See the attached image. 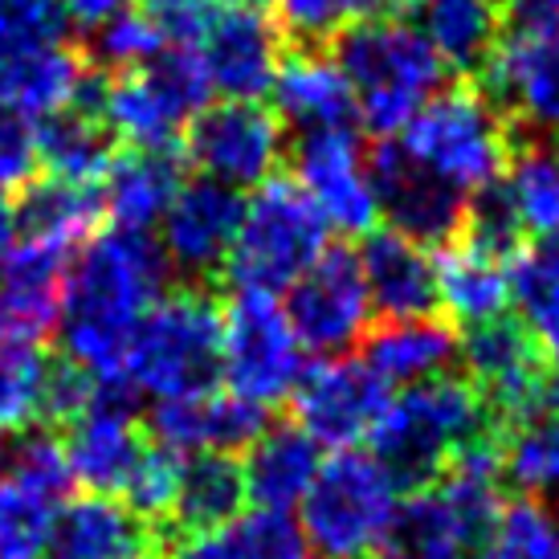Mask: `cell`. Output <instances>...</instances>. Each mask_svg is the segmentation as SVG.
<instances>
[{
  "mask_svg": "<svg viewBox=\"0 0 559 559\" xmlns=\"http://www.w3.org/2000/svg\"><path fill=\"white\" fill-rule=\"evenodd\" d=\"M171 290V265L152 234L98 229L66 270L58 340L62 359L98 380L123 389L127 347L143 314Z\"/></svg>",
  "mask_w": 559,
  "mask_h": 559,
  "instance_id": "1",
  "label": "cell"
},
{
  "mask_svg": "<svg viewBox=\"0 0 559 559\" xmlns=\"http://www.w3.org/2000/svg\"><path fill=\"white\" fill-rule=\"evenodd\" d=\"M340 70L356 94V119L368 131L396 140L445 82V62L401 16L356 21L340 33Z\"/></svg>",
  "mask_w": 559,
  "mask_h": 559,
  "instance_id": "2",
  "label": "cell"
},
{
  "mask_svg": "<svg viewBox=\"0 0 559 559\" xmlns=\"http://www.w3.org/2000/svg\"><path fill=\"white\" fill-rule=\"evenodd\" d=\"M404 486L364 450L323 457L307 498L298 502V531L314 559H376L389 551Z\"/></svg>",
  "mask_w": 559,
  "mask_h": 559,
  "instance_id": "3",
  "label": "cell"
},
{
  "mask_svg": "<svg viewBox=\"0 0 559 559\" xmlns=\"http://www.w3.org/2000/svg\"><path fill=\"white\" fill-rule=\"evenodd\" d=\"M486 401L462 376H437L389 401L368 445L372 457L401 486H425L450 466L457 453L481 441Z\"/></svg>",
  "mask_w": 559,
  "mask_h": 559,
  "instance_id": "4",
  "label": "cell"
},
{
  "mask_svg": "<svg viewBox=\"0 0 559 559\" xmlns=\"http://www.w3.org/2000/svg\"><path fill=\"white\" fill-rule=\"evenodd\" d=\"M221 384V307L204 290H168L143 314L123 359L135 401H180Z\"/></svg>",
  "mask_w": 559,
  "mask_h": 559,
  "instance_id": "5",
  "label": "cell"
},
{
  "mask_svg": "<svg viewBox=\"0 0 559 559\" xmlns=\"http://www.w3.org/2000/svg\"><path fill=\"white\" fill-rule=\"evenodd\" d=\"M502 453L490 441H474L433 481L401 502L392 527V559H469L481 527L502 507Z\"/></svg>",
  "mask_w": 559,
  "mask_h": 559,
  "instance_id": "6",
  "label": "cell"
},
{
  "mask_svg": "<svg viewBox=\"0 0 559 559\" xmlns=\"http://www.w3.org/2000/svg\"><path fill=\"white\" fill-rule=\"evenodd\" d=\"M326 221L295 180H265L246 197L225 274L237 295H286L326 249Z\"/></svg>",
  "mask_w": 559,
  "mask_h": 559,
  "instance_id": "7",
  "label": "cell"
},
{
  "mask_svg": "<svg viewBox=\"0 0 559 559\" xmlns=\"http://www.w3.org/2000/svg\"><path fill=\"white\" fill-rule=\"evenodd\" d=\"M213 103V86L204 79L197 49L168 46L140 70L91 79L86 107L103 119L115 140L131 147H171L188 123Z\"/></svg>",
  "mask_w": 559,
  "mask_h": 559,
  "instance_id": "8",
  "label": "cell"
},
{
  "mask_svg": "<svg viewBox=\"0 0 559 559\" xmlns=\"http://www.w3.org/2000/svg\"><path fill=\"white\" fill-rule=\"evenodd\" d=\"M408 156L457 197L478 201L502 180L511 143L490 98L478 91H437L396 135Z\"/></svg>",
  "mask_w": 559,
  "mask_h": 559,
  "instance_id": "9",
  "label": "cell"
},
{
  "mask_svg": "<svg viewBox=\"0 0 559 559\" xmlns=\"http://www.w3.org/2000/svg\"><path fill=\"white\" fill-rule=\"evenodd\" d=\"M307 347L274 295H234L221 311V384L253 408L295 396L307 376Z\"/></svg>",
  "mask_w": 559,
  "mask_h": 559,
  "instance_id": "10",
  "label": "cell"
},
{
  "mask_svg": "<svg viewBox=\"0 0 559 559\" xmlns=\"http://www.w3.org/2000/svg\"><path fill=\"white\" fill-rule=\"evenodd\" d=\"M74 474L62 433L25 429L0 469V559H46Z\"/></svg>",
  "mask_w": 559,
  "mask_h": 559,
  "instance_id": "11",
  "label": "cell"
},
{
  "mask_svg": "<svg viewBox=\"0 0 559 559\" xmlns=\"http://www.w3.org/2000/svg\"><path fill=\"white\" fill-rule=\"evenodd\" d=\"M185 147L197 176L246 192L274 180L286 156V131L278 115L262 103L217 98L188 123Z\"/></svg>",
  "mask_w": 559,
  "mask_h": 559,
  "instance_id": "12",
  "label": "cell"
},
{
  "mask_svg": "<svg viewBox=\"0 0 559 559\" xmlns=\"http://www.w3.org/2000/svg\"><path fill=\"white\" fill-rule=\"evenodd\" d=\"M62 445L74 486L86 495L123 498L156 441L135 417V396L119 384H103L79 417L62 425Z\"/></svg>",
  "mask_w": 559,
  "mask_h": 559,
  "instance_id": "13",
  "label": "cell"
},
{
  "mask_svg": "<svg viewBox=\"0 0 559 559\" xmlns=\"http://www.w3.org/2000/svg\"><path fill=\"white\" fill-rule=\"evenodd\" d=\"M286 319L314 356H347L372 331V295L356 253L326 246L319 262L286 290Z\"/></svg>",
  "mask_w": 559,
  "mask_h": 559,
  "instance_id": "14",
  "label": "cell"
},
{
  "mask_svg": "<svg viewBox=\"0 0 559 559\" xmlns=\"http://www.w3.org/2000/svg\"><path fill=\"white\" fill-rule=\"evenodd\" d=\"M295 425L319 450H356L380 425L389 408V389L356 356H326L307 368L295 389Z\"/></svg>",
  "mask_w": 559,
  "mask_h": 559,
  "instance_id": "15",
  "label": "cell"
},
{
  "mask_svg": "<svg viewBox=\"0 0 559 559\" xmlns=\"http://www.w3.org/2000/svg\"><path fill=\"white\" fill-rule=\"evenodd\" d=\"M295 185L319 209L331 234L368 237L376 217V185L372 156H364L359 140L347 127L307 131L295 143Z\"/></svg>",
  "mask_w": 559,
  "mask_h": 559,
  "instance_id": "16",
  "label": "cell"
},
{
  "mask_svg": "<svg viewBox=\"0 0 559 559\" xmlns=\"http://www.w3.org/2000/svg\"><path fill=\"white\" fill-rule=\"evenodd\" d=\"M241 213H246V197L237 188H225L204 176L185 180L156 229L171 274L201 278V274L225 270L241 229Z\"/></svg>",
  "mask_w": 559,
  "mask_h": 559,
  "instance_id": "17",
  "label": "cell"
},
{
  "mask_svg": "<svg viewBox=\"0 0 559 559\" xmlns=\"http://www.w3.org/2000/svg\"><path fill=\"white\" fill-rule=\"evenodd\" d=\"M197 58L204 79L213 86V98H237V103H262L282 66V33L262 9L225 4L217 21L197 41Z\"/></svg>",
  "mask_w": 559,
  "mask_h": 559,
  "instance_id": "18",
  "label": "cell"
},
{
  "mask_svg": "<svg viewBox=\"0 0 559 559\" xmlns=\"http://www.w3.org/2000/svg\"><path fill=\"white\" fill-rule=\"evenodd\" d=\"M372 185L376 209L389 221V229L413 237L420 246H433V241H445L457 229H466V197H457L453 188L433 180L396 140H384L376 147Z\"/></svg>",
  "mask_w": 559,
  "mask_h": 559,
  "instance_id": "19",
  "label": "cell"
},
{
  "mask_svg": "<svg viewBox=\"0 0 559 559\" xmlns=\"http://www.w3.org/2000/svg\"><path fill=\"white\" fill-rule=\"evenodd\" d=\"M481 82L498 107L523 119L544 140L559 143V37H498L481 62Z\"/></svg>",
  "mask_w": 559,
  "mask_h": 559,
  "instance_id": "20",
  "label": "cell"
},
{
  "mask_svg": "<svg viewBox=\"0 0 559 559\" xmlns=\"http://www.w3.org/2000/svg\"><path fill=\"white\" fill-rule=\"evenodd\" d=\"M265 429V413L246 404L241 396L225 389H209L197 396L152 404L147 433L159 450L176 457H204V453H237L249 450V441Z\"/></svg>",
  "mask_w": 559,
  "mask_h": 559,
  "instance_id": "21",
  "label": "cell"
},
{
  "mask_svg": "<svg viewBox=\"0 0 559 559\" xmlns=\"http://www.w3.org/2000/svg\"><path fill=\"white\" fill-rule=\"evenodd\" d=\"M457 356L466 359L469 376H474L469 384L481 392V401L507 417H519L547 389L544 359L519 323L495 319V323L469 326Z\"/></svg>",
  "mask_w": 559,
  "mask_h": 559,
  "instance_id": "22",
  "label": "cell"
},
{
  "mask_svg": "<svg viewBox=\"0 0 559 559\" xmlns=\"http://www.w3.org/2000/svg\"><path fill=\"white\" fill-rule=\"evenodd\" d=\"M156 523L135 514L123 498H66L49 535L46 559H156Z\"/></svg>",
  "mask_w": 559,
  "mask_h": 559,
  "instance_id": "23",
  "label": "cell"
},
{
  "mask_svg": "<svg viewBox=\"0 0 559 559\" xmlns=\"http://www.w3.org/2000/svg\"><path fill=\"white\" fill-rule=\"evenodd\" d=\"M70 253L16 237L13 253L0 265V335L16 340H46L58 326L62 286Z\"/></svg>",
  "mask_w": 559,
  "mask_h": 559,
  "instance_id": "24",
  "label": "cell"
},
{
  "mask_svg": "<svg viewBox=\"0 0 559 559\" xmlns=\"http://www.w3.org/2000/svg\"><path fill=\"white\" fill-rule=\"evenodd\" d=\"M372 307L384 319H417L437 307V262L429 246L396 229H372L356 253Z\"/></svg>",
  "mask_w": 559,
  "mask_h": 559,
  "instance_id": "25",
  "label": "cell"
},
{
  "mask_svg": "<svg viewBox=\"0 0 559 559\" xmlns=\"http://www.w3.org/2000/svg\"><path fill=\"white\" fill-rule=\"evenodd\" d=\"M91 79V62L70 41L13 53L0 58V107L16 110L29 123H41L49 115L86 103Z\"/></svg>",
  "mask_w": 559,
  "mask_h": 559,
  "instance_id": "26",
  "label": "cell"
},
{
  "mask_svg": "<svg viewBox=\"0 0 559 559\" xmlns=\"http://www.w3.org/2000/svg\"><path fill=\"white\" fill-rule=\"evenodd\" d=\"M180 185H185V168L171 147H127L107 168L98 197L115 229L156 234Z\"/></svg>",
  "mask_w": 559,
  "mask_h": 559,
  "instance_id": "27",
  "label": "cell"
},
{
  "mask_svg": "<svg viewBox=\"0 0 559 559\" xmlns=\"http://www.w3.org/2000/svg\"><path fill=\"white\" fill-rule=\"evenodd\" d=\"M319 466H323V450L298 429L295 420L290 425H265L241 457L246 498L258 511L295 514L298 502L311 490Z\"/></svg>",
  "mask_w": 559,
  "mask_h": 559,
  "instance_id": "28",
  "label": "cell"
},
{
  "mask_svg": "<svg viewBox=\"0 0 559 559\" xmlns=\"http://www.w3.org/2000/svg\"><path fill=\"white\" fill-rule=\"evenodd\" d=\"M274 115L282 123L307 131H331L347 127L356 119V94L352 82L340 70V62L323 49H295L290 58H282L278 79L270 86Z\"/></svg>",
  "mask_w": 559,
  "mask_h": 559,
  "instance_id": "29",
  "label": "cell"
},
{
  "mask_svg": "<svg viewBox=\"0 0 559 559\" xmlns=\"http://www.w3.org/2000/svg\"><path fill=\"white\" fill-rule=\"evenodd\" d=\"M437 262V302L450 311L453 323L481 326L495 323L511 307V258L481 246L474 237L450 241Z\"/></svg>",
  "mask_w": 559,
  "mask_h": 559,
  "instance_id": "30",
  "label": "cell"
},
{
  "mask_svg": "<svg viewBox=\"0 0 559 559\" xmlns=\"http://www.w3.org/2000/svg\"><path fill=\"white\" fill-rule=\"evenodd\" d=\"M457 352H462V343L450 326L433 314H417V319H384V326L368 331L359 359L372 368L384 389L401 392L445 376Z\"/></svg>",
  "mask_w": 559,
  "mask_h": 559,
  "instance_id": "31",
  "label": "cell"
},
{
  "mask_svg": "<svg viewBox=\"0 0 559 559\" xmlns=\"http://www.w3.org/2000/svg\"><path fill=\"white\" fill-rule=\"evenodd\" d=\"M103 197L91 185H70V180H29L21 201H16V237L37 241V246L79 253L103 225Z\"/></svg>",
  "mask_w": 559,
  "mask_h": 559,
  "instance_id": "32",
  "label": "cell"
},
{
  "mask_svg": "<svg viewBox=\"0 0 559 559\" xmlns=\"http://www.w3.org/2000/svg\"><path fill=\"white\" fill-rule=\"evenodd\" d=\"M33 143H37V168H46V176L91 188L103 185L107 168L119 156L115 135L86 103L33 123Z\"/></svg>",
  "mask_w": 559,
  "mask_h": 559,
  "instance_id": "33",
  "label": "cell"
},
{
  "mask_svg": "<svg viewBox=\"0 0 559 559\" xmlns=\"http://www.w3.org/2000/svg\"><path fill=\"white\" fill-rule=\"evenodd\" d=\"M495 201L507 209L519 237L559 241V143L544 140L507 159L495 188Z\"/></svg>",
  "mask_w": 559,
  "mask_h": 559,
  "instance_id": "34",
  "label": "cell"
},
{
  "mask_svg": "<svg viewBox=\"0 0 559 559\" xmlns=\"http://www.w3.org/2000/svg\"><path fill=\"white\" fill-rule=\"evenodd\" d=\"M171 559H314L290 514L241 511L213 531L185 535L171 547Z\"/></svg>",
  "mask_w": 559,
  "mask_h": 559,
  "instance_id": "35",
  "label": "cell"
},
{
  "mask_svg": "<svg viewBox=\"0 0 559 559\" xmlns=\"http://www.w3.org/2000/svg\"><path fill=\"white\" fill-rule=\"evenodd\" d=\"M413 21L445 70H481L498 46L502 0H417Z\"/></svg>",
  "mask_w": 559,
  "mask_h": 559,
  "instance_id": "36",
  "label": "cell"
},
{
  "mask_svg": "<svg viewBox=\"0 0 559 559\" xmlns=\"http://www.w3.org/2000/svg\"><path fill=\"white\" fill-rule=\"evenodd\" d=\"M246 478L241 462L225 453H204V457H180V478H176V498H171V523L197 535L229 523L246 511Z\"/></svg>",
  "mask_w": 559,
  "mask_h": 559,
  "instance_id": "37",
  "label": "cell"
},
{
  "mask_svg": "<svg viewBox=\"0 0 559 559\" xmlns=\"http://www.w3.org/2000/svg\"><path fill=\"white\" fill-rule=\"evenodd\" d=\"M502 469L527 498L559 495V389L547 384L539 401L511 417Z\"/></svg>",
  "mask_w": 559,
  "mask_h": 559,
  "instance_id": "38",
  "label": "cell"
},
{
  "mask_svg": "<svg viewBox=\"0 0 559 559\" xmlns=\"http://www.w3.org/2000/svg\"><path fill=\"white\" fill-rule=\"evenodd\" d=\"M511 307L544 368L559 372V241H539L511 258Z\"/></svg>",
  "mask_w": 559,
  "mask_h": 559,
  "instance_id": "39",
  "label": "cell"
},
{
  "mask_svg": "<svg viewBox=\"0 0 559 559\" xmlns=\"http://www.w3.org/2000/svg\"><path fill=\"white\" fill-rule=\"evenodd\" d=\"M53 359L37 340L0 335V433H25L46 420V389Z\"/></svg>",
  "mask_w": 559,
  "mask_h": 559,
  "instance_id": "40",
  "label": "cell"
},
{
  "mask_svg": "<svg viewBox=\"0 0 559 559\" xmlns=\"http://www.w3.org/2000/svg\"><path fill=\"white\" fill-rule=\"evenodd\" d=\"M469 559H559V511L544 498L498 507Z\"/></svg>",
  "mask_w": 559,
  "mask_h": 559,
  "instance_id": "41",
  "label": "cell"
},
{
  "mask_svg": "<svg viewBox=\"0 0 559 559\" xmlns=\"http://www.w3.org/2000/svg\"><path fill=\"white\" fill-rule=\"evenodd\" d=\"M164 49L168 46H164L159 29L152 25V16L135 4L127 13L110 16L107 25L91 29V53L86 58L94 66H103L107 74H127V70H140L152 58H159Z\"/></svg>",
  "mask_w": 559,
  "mask_h": 559,
  "instance_id": "42",
  "label": "cell"
},
{
  "mask_svg": "<svg viewBox=\"0 0 559 559\" xmlns=\"http://www.w3.org/2000/svg\"><path fill=\"white\" fill-rule=\"evenodd\" d=\"M70 33L58 0H0V58L58 46Z\"/></svg>",
  "mask_w": 559,
  "mask_h": 559,
  "instance_id": "43",
  "label": "cell"
},
{
  "mask_svg": "<svg viewBox=\"0 0 559 559\" xmlns=\"http://www.w3.org/2000/svg\"><path fill=\"white\" fill-rule=\"evenodd\" d=\"M140 9L152 16V25L159 29L164 46L197 49V41L209 33V25L225 9V0H140Z\"/></svg>",
  "mask_w": 559,
  "mask_h": 559,
  "instance_id": "44",
  "label": "cell"
},
{
  "mask_svg": "<svg viewBox=\"0 0 559 559\" xmlns=\"http://www.w3.org/2000/svg\"><path fill=\"white\" fill-rule=\"evenodd\" d=\"M274 29L298 49H319L343 33V13L335 0H274Z\"/></svg>",
  "mask_w": 559,
  "mask_h": 559,
  "instance_id": "45",
  "label": "cell"
},
{
  "mask_svg": "<svg viewBox=\"0 0 559 559\" xmlns=\"http://www.w3.org/2000/svg\"><path fill=\"white\" fill-rule=\"evenodd\" d=\"M37 171V143H33V123L21 119L16 110L0 107V192L25 188Z\"/></svg>",
  "mask_w": 559,
  "mask_h": 559,
  "instance_id": "46",
  "label": "cell"
},
{
  "mask_svg": "<svg viewBox=\"0 0 559 559\" xmlns=\"http://www.w3.org/2000/svg\"><path fill=\"white\" fill-rule=\"evenodd\" d=\"M58 4H62L66 21H70L74 29L91 33V29H98V25H107L110 16L135 9L140 0H58Z\"/></svg>",
  "mask_w": 559,
  "mask_h": 559,
  "instance_id": "47",
  "label": "cell"
},
{
  "mask_svg": "<svg viewBox=\"0 0 559 559\" xmlns=\"http://www.w3.org/2000/svg\"><path fill=\"white\" fill-rule=\"evenodd\" d=\"M16 246V204L9 201V192H0V265Z\"/></svg>",
  "mask_w": 559,
  "mask_h": 559,
  "instance_id": "48",
  "label": "cell"
},
{
  "mask_svg": "<svg viewBox=\"0 0 559 559\" xmlns=\"http://www.w3.org/2000/svg\"><path fill=\"white\" fill-rule=\"evenodd\" d=\"M335 9L343 13V21H372L389 9V0H335Z\"/></svg>",
  "mask_w": 559,
  "mask_h": 559,
  "instance_id": "49",
  "label": "cell"
},
{
  "mask_svg": "<svg viewBox=\"0 0 559 559\" xmlns=\"http://www.w3.org/2000/svg\"><path fill=\"white\" fill-rule=\"evenodd\" d=\"M229 4H241V9H265V4H274V0H229Z\"/></svg>",
  "mask_w": 559,
  "mask_h": 559,
  "instance_id": "50",
  "label": "cell"
},
{
  "mask_svg": "<svg viewBox=\"0 0 559 559\" xmlns=\"http://www.w3.org/2000/svg\"><path fill=\"white\" fill-rule=\"evenodd\" d=\"M4 457H9V445H4V433H0V469H4Z\"/></svg>",
  "mask_w": 559,
  "mask_h": 559,
  "instance_id": "51",
  "label": "cell"
},
{
  "mask_svg": "<svg viewBox=\"0 0 559 559\" xmlns=\"http://www.w3.org/2000/svg\"><path fill=\"white\" fill-rule=\"evenodd\" d=\"M384 559H392V556H384Z\"/></svg>",
  "mask_w": 559,
  "mask_h": 559,
  "instance_id": "52",
  "label": "cell"
}]
</instances>
